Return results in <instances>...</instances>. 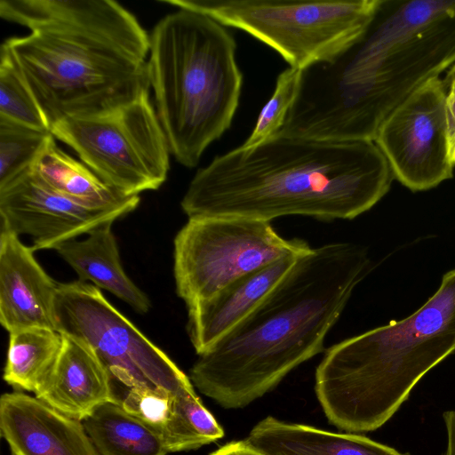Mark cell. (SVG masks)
Here are the masks:
<instances>
[{"instance_id": "cell-1", "label": "cell", "mask_w": 455, "mask_h": 455, "mask_svg": "<svg viewBox=\"0 0 455 455\" xmlns=\"http://www.w3.org/2000/svg\"><path fill=\"white\" fill-rule=\"evenodd\" d=\"M455 64V0H379L364 29L299 69L276 135L374 141L413 92Z\"/></svg>"}, {"instance_id": "cell-2", "label": "cell", "mask_w": 455, "mask_h": 455, "mask_svg": "<svg viewBox=\"0 0 455 455\" xmlns=\"http://www.w3.org/2000/svg\"><path fill=\"white\" fill-rule=\"evenodd\" d=\"M394 179L374 141L275 135L214 157L196 172L180 206L188 219L353 220L379 203Z\"/></svg>"}, {"instance_id": "cell-3", "label": "cell", "mask_w": 455, "mask_h": 455, "mask_svg": "<svg viewBox=\"0 0 455 455\" xmlns=\"http://www.w3.org/2000/svg\"><path fill=\"white\" fill-rule=\"evenodd\" d=\"M2 19L30 30L2 45L50 130L112 110L149 91L150 36L113 0H1Z\"/></svg>"}, {"instance_id": "cell-4", "label": "cell", "mask_w": 455, "mask_h": 455, "mask_svg": "<svg viewBox=\"0 0 455 455\" xmlns=\"http://www.w3.org/2000/svg\"><path fill=\"white\" fill-rule=\"evenodd\" d=\"M373 268L367 249L311 248L229 333L198 355L189 379L225 409L247 406L323 350L355 289Z\"/></svg>"}, {"instance_id": "cell-5", "label": "cell", "mask_w": 455, "mask_h": 455, "mask_svg": "<svg viewBox=\"0 0 455 455\" xmlns=\"http://www.w3.org/2000/svg\"><path fill=\"white\" fill-rule=\"evenodd\" d=\"M455 352V268L414 313L329 347L315 389L328 421L348 433L382 427L431 369Z\"/></svg>"}, {"instance_id": "cell-6", "label": "cell", "mask_w": 455, "mask_h": 455, "mask_svg": "<svg viewBox=\"0 0 455 455\" xmlns=\"http://www.w3.org/2000/svg\"><path fill=\"white\" fill-rule=\"evenodd\" d=\"M236 42L224 25L191 10L161 19L150 34L149 84L171 154L196 167L231 126L243 74Z\"/></svg>"}, {"instance_id": "cell-7", "label": "cell", "mask_w": 455, "mask_h": 455, "mask_svg": "<svg viewBox=\"0 0 455 455\" xmlns=\"http://www.w3.org/2000/svg\"><path fill=\"white\" fill-rule=\"evenodd\" d=\"M241 29L301 69L359 35L379 0H161Z\"/></svg>"}, {"instance_id": "cell-8", "label": "cell", "mask_w": 455, "mask_h": 455, "mask_svg": "<svg viewBox=\"0 0 455 455\" xmlns=\"http://www.w3.org/2000/svg\"><path fill=\"white\" fill-rule=\"evenodd\" d=\"M51 133L125 196L158 189L167 179L171 149L149 91L102 114L60 121Z\"/></svg>"}, {"instance_id": "cell-9", "label": "cell", "mask_w": 455, "mask_h": 455, "mask_svg": "<svg viewBox=\"0 0 455 455\" xmlns=\"http://www.w3.org/2000/svg\"><path fill=\"white\" fill-rule=\"evenodd\" d=\"M173 273L187 306L212 298L236 279L312 247L281 236L270 221L241 217L188 219L174 238Z\"/></svg>"}, {"instance_id": "cell-10", "label": "cell", "mask_w": 455, "mask_h": 455, "mask_svg": "<svg viewBox=\"0 0 455 455\" xmlns=\"http://www.w3.org/2000/svg\"><path fill=\"white\" fill-rule=\"evenodd\" d=\"M55 327L87 347L111 379L131 387L172 393L193 387L189 379L156 345L92 283H58Z\"/></svg>"}, {"instance_id": "cell-11", "label": "cell", "mask_w": 455, "mask_h": 455, "mask_svg": "<svg viewBox=\"0 0 455 455\" xmlns=\"http://www.w3.org/2000/svg\"><path fill=\"white\" fill-rule=\"evenodd\" d=\"M447 94L443 79H429L386 118L374 140L395 179L413 192L431 189L453 176Z\"/></svg>"}, {"instance_id": "cell-12", "label": "cell", "mask_w": 455, "mask_h": 455, "mask_svg": "<svg viewBox=\"0 0 455 455\" xmlns=\"http://www.w3.org/2000/svg\"><path fill=\"white\" fill-rule=\"evenodd\" d=\"M136 196L112 206H92L69 198L45 185L31 168L0 188L1 230L32 239L34 251L54 250L60 243L87 235L134 211Z\"/></svg>"}, {"instance_id": "cell-13", "label": "cell", "mask_w": 455, "mask_h": 455, "mask_svg": "<svg viewBox=\"0 0 455 455\" xmlns=\"http://www.w3.org/2000/svg\"><path fill=\"white\" fill-rule=\"evenodd\" d=\"M0 431L12 455H100L83 421L22 391L1 395Z\"/></svg>"}, {"instance_id": "cell-14", "label": "cell", "mask_w": 455, "mask_h": 455, "mask_svg": "<svg viewBox=\"0 0 455 455\" xmlns=\"http://www.w3.org/2000/svg\"><path fill=\"white\" fill-rule=\"evenodd\" d=\"M32 247L14 234L0 235V323L9 332L29 328L56 330L58 283L39 265Z\"/></svg>"}, {"instance_id": "cell-15", "label": "cell", "mask_w": 455, "mask_h": 455, "mask_svg": "<svg viewBox=\"0 0 455 455\" xmlns=\"http://www.w3.org/2000/svg\"><path fill=\"white\" fill-rule=\"evenodd\" d=\"M301 255L275 261L236 279L212 298L187 306V330L197 355L243 321Z\"/></svg>"}, {"instance_id": "cell-16", "label": "cell", "mask_w": 455, "mask_h": 455, "mask_svg": "<svg viewBox=\"0 0 455 455\" xmlns=\"http://www.w3.org/2000/svg\"><path fill=\"white\" fill-rule=\"evenodd\" d=\"M63 336L58 361L35 396L57 411L83 421L98 406L112 402L110 377L87 347Z\"/></svg>"}, {"instance_id": "cell-17", "label": "cell", "mask_w": 455, "mask_h": 455, "mask_svg": "<svg viewBox=\"0 0 455 455\" xmlns=\"http://www.w3.org/2000/svg\"><path fill=\"white\" fill-rule=\"evenodd\" d=\"M245 440L267 455H410L362 435L286 423L272 416L256 424Z\"/></svg>"}, {"instance_id": "cell-18", "label": "cell", "mask_w": 455, "mask_h": 455, "mask_svg": "<svg viewBox=\"0 0 455 455\" xmlns=\"http://www.w3.org/2000/svg\"><path fill=\"white\" fill-rule=\"evenodd\" d=\"M112 224L100 225L85 239L65 241L54 250L73 268L79 281H91L136 312L145 314L150 309L151 302L124 270Z\"/></svg>"}, {"instance_id": "cell-19", "label": "cell", "mask_w": 455, "mask_h": 455, "mask_svg": "<svg viewBox=\"0 0 455 455\" xmlns=\"http://www.w3.org/2000/svg\"><path fill=\"white\" fill-rule=\"evenodd\" d=\"M31 172L53 190L92 206H112L131 200L107 185L86 164L61 150L53 135L35 160Z\"/></svg>"}, {"instance_id": "cell-20", "label": "cell", "mask_w": 455, "mask_h": 455, "mask_svg": "<svg viewBox=\"0 0 455 455\" xmlns=\"http://www.w3.org/2000/svg\"><path fill=\"white\" fill-rule=\"evenodd\" d=\"M100 455H166L161 437L120 404L106 402L83 420Z\"/></svg>"}, {"instance_id": "cell-21", "label": "cell", "mask_w": 455, "mask_h": 455, "mask_svg": "<svg viewBox=\"0 0 455 455\" xmlns=\"http://www.w3.org/2000/svg\"><path fill=\"white\" fill-rule=\"evenodd\" d=\"M57 330L29 328L9 333L4 380L16 389L34 394L51 375L63 346Z\"/></svg>"}, {"instance_id": "cell-22", "label": "cell", "mask_w": 455, "mask_h": 455, "mask_svg": "<svg viewBox=\"0 0 455 455\" xmlns=\"http://www.w3.org/2000/svg\"><path fill=\"white\" fill-rule=\"evenodd\" d=\"M52 136L0 118V188L29 170Z\"/></svg>"}, {"instance_id": "cell-23", "label": "cell", "mask_w": 455, "mask_h": 455, "mask_svg": "<svg viewBox=\"0 0 455 455\" xmlns=\"http://www.w3.org/2000/svg\"><path fill=\"white\" fill-rule=\"evenodd\" d=\"M0 118L51 132L11 54L3 45L0 51Z\"/></svg>"}, {"instance_id": "cell-24", "label": "cell", "mask_w": 455, "mask_h": 455, "mask_svg": "<svg viewBox=\"0 0 455 455\" xmlns=\"http://www.w3.org/2000/svg\"><path fill=\"white\" fill-rule=\"evenodd\" d=\"M299 77V69L291 67L278 75L274 92L262 108L256 124L243 147L259 145L280 131L296 97Z\"/></svg>"}, {"instance_id": "cell-25", "label": "cell", "mask_w": 455, "mask_h": 455, "mask_svg": "<svg viewBox=\"0 0 455 455\" xmlns=\"http://www.w3.org/2000/svg\"><path fill=\"white\" fill-rule=\"evenodd\" d=\"M446 120L448 132L449 156L455 166V95L447 94Z\"/></svg>"}, {"instance_id": "cell-26", "label": "cell", "mask_w": 455, "mask_h": 455, "mask_svg": "<svg viewBox=\"0 0 455 455\" xmlns=\"http://www.w3.org/2000/svg\"><path fill=\"white\" fill-rule=\"evenodd\" d=\"M210 455H267L251 445L245 439L229 442Z\"/></svg>"}, {"instance_id": "cell-27", "label": "cell", "mask_w": 455, "mask_h": 455, "mask_svg": "<svg viewBox=\"0 0 455 455\" xmlns=\"http://www.w3.org/2000/svg\"><path fill=\"white\" fill-rule=\"evenodd\" d=\"M447 435L446 455H455V410L446 411L443 413Z\"/></svg>"}, {"instance_id": "cell-28", "label": "cell", "mask_w": 455, "mask_h": 455, "mask_svg": "<svg viewBox=\"0 0 455 455\" xmlns=\"http://www.w3.org/2000/svg\"><path fill=\"white\" fill-rule=\"evenodd\" d=\"M449 94L455 95V64L447 70V74L443 79Z\"/></svg>"}, {"instance_id": "cell-29", "label": "cell", "mask_w": 455, "mask_h": 455, "mask_svg": "<svg viewBox=\"0 0 455 455\" xmlns=\"http://www.w3.org/2000/svg\"><path fill=\"white\" fill-rule=\"evenodd\" d=\"M441 455H446V453H445V452H443V453H442Z\"/></svg>"}]
</instances>
